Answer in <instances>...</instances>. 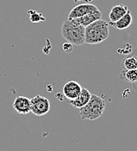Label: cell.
Here are the masks:
<instances>
[{
  "mask_svg": "<svg viewBox=\"0 0 137 151\" xmlns=\"http://www.w3.org/2000/svg\"><path fill=\"white\" fill-rule=\"evenodd\" d=\"M62 35L67 42L82 45L85 43V27L74 19H65L62 25Z\"/></svg>",
  "mask_w": 137,
  "mask_h": 151,
  "instance_id": "cell-1",
  "label": "cell"
},
{
  "mask_svg": "<svg viewBox=\"0 0 137 151\" xmlns=\"http://www.w3.org/2000/svg\"><path fill=\"white\" fill-rule=\"evenodd\" d=\"M109 37V24L103 19H98L85 27V43L100 44Z\"/></svg>",
  "mask_w": 137,
  "mask_h": 151,
  "instance_id": "cell-2",
  "label": "cell"
},
{
  "mask_svg": "<svg viewBox=\"0 0 137 151\" xmlns=\"http://www.w3.org/2000/svg\"><path fill=\"white\" fill-rule=\"evenodd\" d=\"M106 108V101L96 94H91L89 102L79 108L80 116L83 120L94 121L102 116Z\"/></svg>",
  "mask_w": 137,
  "mask_h": 151,
  "instance_id": "cell-3",
  "label": "cell"
},
{
  "mask_svg": "<svg viewBox=\"0 0 137 151\" xmlns=\"http://www.w3.org/2000/svg\"><path fill=\"white\" fill-rule=\"evenodd\" d=\"M31 102V112L37 116H42L47 114L50 110V101L47 98L35 95L30 99Z\"/></svg>",
  "mask_w": 137,
  "mask_h": 151,
  "instance_id": "cell-4",
  "label": "cell"
},
{
  "mask_svg": "<svg viewBox=\"0 0 137 151\" xmlns=\"http://www.w3.org/2000/svg\"><path fill=\"white\" fill-rule=\"evenodd\" d=\"M82 91V86L75 81H67L63 86V94L67 101H72L78 97Z\"/></svg>",
  "mask_w": 137,
  "mask_h": 151,
  "instance_id": "cell-5",
  "label": "cell"
},
{
  "mask_svg": "<svg viewBox=\"0 0 137 151\" xmlns=\"http://www.w3.org/2000/svg\"><path fill=\"white\" fill-rule=\"evenodd\" d=\"M98 11V8L91 4H78L77 6H75L74 8H72V10L69 12L68 15V19H75L77 18H80L87 13H90L92 12H96Z\"/></svg>",
  "mask_w": 137,
  "mask_h": 151,
  "instance_id": "cell-6",
  "label": "cell"
},
{
  "mask_svg": "<svg viewBox=\"0 0 137 151\" xmlns=\"http://www.w3.org/2000/svg\"><path fill=\"white\" fill-rule=\"evenodd\" d=\"M12 107L20 114H27L31 112L30 99L26 96H18L12 102Z\"/></svg>",
  "mask_w": 137,
  "mask_h": 151,
  "instance_id": "cell-7",
  "label": "cell"
},
{
  "mask_svg": "<svg viewBox=\"0 0 137 151\" xmlns=\"http://www.w3.org/2000/svg\"><path fill=\"white\" fill-rule=\"evenodd\" d=\"M91 97V93L90 91L85 88V87H82V91L80 93V94L78 95L77 98H76L75 100L72 101H68V102L76 108H81L85 107L90 101Z\"/></svg>",
  "mask_w": 137,
  "mask_h": 151,
  "instance_id": "cell-8",
  "label": "cell"
},
{
  "mask_svg": "<svg viewBox=\"0 0 137 151\" xmlns=\"http://www.w3.org/2000/svg\"><path fill=\"white\" fill-rule=\"evenodd\" d=\"M102 17V13L101 12L98 10V11H96V12H92L90 13H87L80 18H77V19H75L74 20L77 22L78 24H80L81 25H83L84 27H86L88 26L89 24H91V23H93L94 21L98 20V19H100Z\"/></svg>",
  "mask_w": 137,
  "mask_h": 151,
  "instance_id": "cell-9",
  "label": "cell"
},
{
  "mask_svg": "<svg viewBox=\"0 0 137 151\" xmlns=\"http://www.w3.org/2000/svg\"><path fill=\"white\" fill-rule=\"evenodd\" d=\"M128 12V8L127 5L120 4L114 5L110 13H109V19L111 22L118 21L120 19H121L127 12Z\"/></svg>",
  "mask_w": 137,
  "mask_h": 151,
  "instance_id": "cell-10",
  "label": "cell"
},
{
  "mask_svg": "<svg viewBox=\"0 0 137 151\" xmlns=\"http://www.w3.org/2000/svg\"><path fill=\"white\" fill-rule=\"evenodd\" d=\"M132 22H133V18H132L131 13H130V11L128 10V12L121 19H120L118 21L116 22H110L109 24H111L112 26H114L116 29L125 30L131 25Z\"/></svg>",
  "mask_w": 137,
  "mask_h": 151,
  "instance_id": "cell-11",
  "label": "cell"
},
{
  "mask_svg": "<svg viewBox=\"0 0 137 151\" xmlns=\"http://www.w3.org/2000/svg\"><path fill=\"white\" fill-rule=\"evenodd\" d=\"M120 79L130 83H136L137 82V69L124 70L120 74Z\"/></svg>",
  "mask_w": 137,
  "mask_h": 151,
  "instance_id": "cell-12",
  "label": "cell"
},
{
  "mask_svg": "<svg viewBox=\"0 0 137 151\" xmlns=\"http://www.w3.org/2000/svg\"><path fill=\"white\" fill-rule=\"evenodd\" d=\"M122 67L124 70H132L137 69V58L134 56L127 57L122 61Z\"/></svg>",
  "mask_w": 137,
  "mask_h": 151,
  "instance_id": "cell-13",
  "label": "cell"
},
{
  "mask_svg": "<svg viewBox=\"0 0 137 151\" xmlns=\"http://www.w3.org/2000/svg\"><path fill=\"white\" fill-rule=\"evenodd\" d=\"M28 14H29V19L32 23H39L46 20V19L42 16V13H39L34 10H29Z\"/></svg>",
  "mask_w": 137,
  "mask_h": 151,
  "instance_id": "cell-14",
  "label": "cell"
},
{
  "mask_svg": "<svg viewBox=\"0 0 137 151\" xmlns=\"http://www.w3.org/2000/svg\"><path fill=\"white\" fill-rule=\"evenodd\" d=\"M63 49L66 52H71L73 51V45L68 43V42H66V43H64L63 45Z\"/></svg>",
  "mask_w": 137,
  "mask_h": 151,
  "instance_id": "cell-15",
  "label": "cell"
},
{
  "mask_svg": "<svg viewBox=\"0 0 137 151\" xmlns=\"http://www.w3.org/2000/svg\"><path fill=\"white\" fill-rule=\"evenodd\" d=\"M74 1L75 2H83V3H85V4H90L93 0H74Z\"/></svg>",
  "mask_w": 137,
  "mask_h": 151,
  "instance_id": "cell-16",
  "label": "cell"
}]
</instances>
